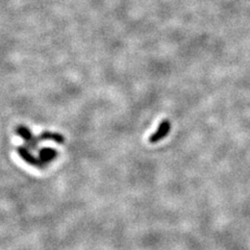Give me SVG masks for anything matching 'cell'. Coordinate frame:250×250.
Masks as SVG:
<instances>
[{
    "label": "cell",
    "mask_w": 250,
    "mask_h": 250,
    "mask_svg": "<svg viewBox=\"0 0 250 250\" xmlns=\"http://www.w3.org/2000/svg\"><path fill=\"white\" fill-rule=\"evenodd\" d=\"M170 131H171L170 120H168V119L163 120L159 124V126H158V128H156V130L149 137V139H148V141H149V143H151V144L159 143L170 134Z\"/></svg>",
    "instance_id": "cell-1"
},
{
    "label": "cell",
    "mask_w": 250,
    "mask_h": 250,
    "mask_svg": "<svg viewBox=\"0 0 250 250\" xmlns=\"http://www.w3.org/2000/svg\"><path fill=\"white\" fill-rule=\"evenodd\" d=\"M56 155H57V152L54 151L53 149H49V148H46V149L42 150V152H41V160H42V162L50 161Z\"/></svg>",
    "instance_id": "cell-2"
},
{
    "label": "cell",
    "mask_w": 250,
    "mask_h": 250,
    "mask_svg": "<svg viewBox=\"0 0 250 250\" xmlns=\"http://www.w3.org/2000/svg\"><path fill=\"white\" fill-rule=\"evenodd\" d=\"M43 139H52V140H56L57 142L59 143H62V141H64V139H62V136H60L59 134H49V132H45V134L42 136Z\"/></svg>",
    "instance_id": "cell-3"
}]
</instances>
